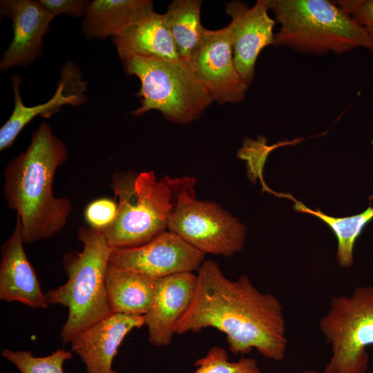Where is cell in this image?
Returning <instances> with one entry per match:
<instances>
[{
  "label": "cell",
  "instance_id": "cell-1",
  "mask_svg": "<svg viewBox=\"0 0 373 373\" xmlns=\"http://www.w3.org/2000/svg\"><path fill=\"white\" fill-rule=\"evenodd\" d=\"M207 327L224 333L228 349L235 355L256 349L268 359L285 358L287 340L280 300L258 290L246 275L229 279L211 260L198 269L193 300L175 332L197 333Z\"/></svg>",
  "mask_w": 373,
  "mask_h": 373
},
{
  "label": "cell",
  "instance_id": "cell-2",
  "mask_svg": "<svg viewBox=\"0 0 373 373\" xmlns=\"http://www.w3.org/2000/svg\"><path fill=\"white\" fill-rule=\"evenodd\" d=\"M67 158L66 145L44 122L27 149L6 165L3 196L21 222L23 243L49 238L66 227L73 205L69 198L54 195L53 182Z\"/></svg>",
  "mask_w": 373,
  "mask_h": 373
},
{
  "label": "cell",
  "instance_id": "cell-3",
  "mask_svg": "<svg viewBox=\"0 0 373 373\" xmlns=\"http://www.w3.org/2000/svg\"><path fill=\"white\" fill-rule=\"evenodd\" d=\"M77 237L83 245L82 251L67 254L63 258L66 282L45 294L49 305H61L68 310L60 334L63 345L112 314L106 287L112 248L102 230L82 225Z\"/></svg>",
  "mask_w": 373,
  "mask_h": 373
},
{
  "label": "cell",
  "instance_id": "cell-4",
  "mask_svg": "<svg viewBox=\"0 0 373 373\" xmlns=\"http://www.w3.org/2000/svg\"><path fill=\"white\" fill-rule=\"evenodd\" d=\"M269 10L280 25L274 45L303 54H344L358 48L373 52L365 30L334 1L268 0Z\"/></svg>",
  "mask_w": 373,
  "mask_h": 373
},
{
  "label": "cell",
  "instance_id": "cell-5",
  "mask_svg": "<svg viewBox=\"0 0 373 373\" xmlns=\"http://www.w3.org/2000/svg\"><path fill=\"white\" fill-rule=\"evenodd\" d=\"M110 187L118 199L114 222L104 230L111 248L142 245L168 230L175 202V178L153 171L115 173Z\"/></svg>",
  "mask_w": 373,
  "mask_h": 373
},
{
  "label": "cell",
  "instance_id": "cell-6",
  "mask_svg": "<svg viewBox=\"0 0 373 373\" xmlns=\"http://www.w3.org/2000/svg\"><path fill=\"white\" fill-rule=\"evenodd\" d=\"M121 60L124 72L141 82L137 94L141 106L131 113L134 116L157 110L173 123L187 124L198 119L213 102L183 60L135 55Z\"/></svg>",
  "mask_w": 373,
  "mask_h": 373
},
{
  "label": "cell",
  "instance_id": "cell-7",
  "mask_svg": "<svg viewBox=\"0 0 373 373\" xmlns=\"http://www.w3.org/2000/svg\"><path fill=\"white\" fill-rule=\"evenodd\" d=\"M319 328L332 350L324 373H367V347L373 345V286L333 296Z\"/></svg>",
  "mask_w": 373,
  "mask_h": 373
},
{
  "label": "cell",
  "instance_id": "cell-8",
  "mask_svg": "<svg viewBox=\"0 0 373 373\" xmlns=\"http://www.w3.org/2000/svg\"><path fill=\"white\" fill-rule=\"evenodd\" d=\"M195 180L175 178V202L168 230L204 254L231 256L244 246L246 229L214 202L195 198Z\"/></svg>",
  "mask_w": 373,
  "mask_h": 373
},
{
  "label": "cell",
  "instance_id": "cell-9",
  "mask_svg": "<svg viewBox=\"0 0 373 373\" xmlns=\"http://www.w3.org/2000/svg\"><path fill=\"white\" fill-rule=\"evenodd\" d=\"M186 63L213 101L222 104L244 100L249 84L236 68L228 26L207 30Z\"/></svg>",
  "mask_w": 373,
  "mask_h": 373
},
{
  "label": "cell",
  "instance_id": "cell-10",
  "mask_svg": "<svg viewBox=\"0 0 373 373\" xmlns=\"http://www.w3.org/2000/svg\"><path fill=\"white\" fill-rule=\"evenodd\" d=\"M205 254L169 230L135 247L112 248L109 263L154 278L198 271Z\"/></svg>",
  "mask_w": 373,
  "mask_h": 373
},
{
  "label": "cell",
  "instance_id": "cell-11",
  "mask_svg": "<svg viewBox=\"0 0 373 373\" xmlns=\"http://www.w3.org/2000/svg\"><path fill=\"white\" fill-rule=\"evenodd\" d=\"M231 18L228 25L236 68L249 85L255 77V66L262 49L274 45L276 21L269 15L268 0H258L252 7L240 1L225 3Z\"/></svg>",
  "mask_w": 373,
  "mask_h": 373
},
{
  "label": "cell",
  "instance_id": "cell-12",
  "mask_svg": "<svg viewBox=\"0 0 373 373\" xmlns=\"http://www.w3.org/2000/svg\"><path fill=\"white\" fill-rule=\"evenodd\" d=\"M1 14L12 23L13 37L0 61V69L24 66L34 62L43 50V39L55 18L39 1L3 0Z\"/></svg>",
  "mask_w": 373,
  "mask_h": 373
},
{
  "label": "cell",
  "instance_id": "cell-13",
  "mask_svg": "<svg viewBox=\"0 0 373 373\" xmlns=\"http://www.w3.org/2000/svg\"><path fill=\"white\" fill-rule=\"evenodd\" d=\"M197 275L183 272L157 278L151 305L144 315L148 340L153 345H169L175 326L189 309L195 296Z\"/></svg>",
  "mask_w": 373,
  "mask_h": 373
},
{
  "label": "cell",
  "instance_id": "cell-14",
  "mask_svg": "<svg viewBox=\"0 0 373 373\" xmlns=\"http://www.w3.org/2000/svg\"><path fill=\"white\" fill-rule=\"evenodd\" d=\"M145 325L144 315L113 314L78 334L71 351L84 363L86 373H117L113 362L126 335Z\"/></svg>",
  "mask_w": 373,
  "mask_h": 373
},
{
  "label": "cell",
  "instance_id": "cell-15",
  "mask_svg": "<svg viewBox=\"0 0 373 373\" xmlns=\"http://www.w3.org/2000/svg\"><path fill=\"white\" fill-rule=\"evenodd\" d=\"M14 93V108L0 129V150L10 148L22 129L36 116L49 117L57 113L64 105L79 106L86 102L83 93L86 83L79 68L72 63L67 64L61 70V78L53 96L46 102L33 106L23 104L19 89L22 79L19 75L11 78Z\"/></svg>",
  "mask_w": 373,
  "mask_h": 373
},
{
  "label": "cell",
  "instance_id": "cell-16",
  "mask_svg": "<svg viewBox=\"0 0 373 373\" xmlns=\"http://www.w3.org/2000/svg\"><path fill=\"white\" fill-rule=\"evenodd\" d=\"M21 222L2 246L0 262V300L18 302L33 309H47L45 294L23 248Z\"/></svg>",
  "mask_w": 373,
  "mask_h": 373
},
{
  "label": "cell",
  "instance_id": "cell-17",
  "mask_svg": "<svg viewBox=\"0 0 373 373\" xmlns=\"http://www.w3.org/2000/svg\"><path fill=\"white\" fill-rule=\"evenodd\" d=\"M119 57L182 60L169 31L164 14L154 10L142 16L111 37Z\"/></svg>",
  "mask_w": 373,
  "mask_h": 373
},
{
  "label": "cell",
  "instance_id": "cell-18",
  "mask_svg": "<svg viewBox=\"0 0 373 373\" xmlns=\"http://www.w3.org/2000/svg\"><path fill=\"white\" fill-rule=\"evenodd\" d=\"M153 10L151 0H93L88 2L82 32L87 39L113 37Z\"/></svg>",
  "mask_w": 373,
  "mask_h": 373
},
{
  "label": "cell",
  "instance_id": "cell-19",
  "mask_svg": "<svg viewBox=\"0 0 373 373\" xmlns=\"http://www.w3.org/2000/svg\"><path fill=\"white\" fill-rule=\"evenodd\" d=\"M156 282L157 278L109 263L106 287L112 314L145 315L151 305Z\"/></svg>",
  "mask_w": 373,
  "mask_h": 373
},
{
  "label": "cell",
  "instance_id": "cell-20",
  "mask_svg": "<svg viewBox=\"0 0 373 373\" xmlns=\"http://www.w3.org/2000/svg\"><path fill=\"white\" fill-rule=\"evenodd\" d=\"M200 0H174L164 14L180 58L187 62L207 29L200 22Z\"/></svg>",
  "mask_w": 373,
  "mask_h": 373
},
{
  "label": "cell",
  "instance_id": "cell-21",
  "mask_svg": "<svg viewBox=\"0 0 373 373\" xmlns=\"http://www.w3.org/2000/svg\"><path fill=\"white\" fill-rule=\"evenodd\" d=\"M294 209L320 218L335 233L338 240L336 260L339 265L350 267L354 263V243L364 227L373 218V209L368 207L362 213L343 218H335L323 213L319 209L312 210L301 202L295 201Z\"/></svg>",
  "mask_w": 373,
  "mask_h": 373
},
{
  "label": "cell",
  "instance_id": "cell-22",
  "mask_svg": "<svg viewBox=\"0 0 373 373\" xmlns=\"http://www.w3.org/2000/svg\"><path fill=\"white\" fill-rule=\"evenodd\" d=\"M1 355L20 373H64V365L73 357L71 351L57 350L46 356H35L27 350L3 349Z\"/></svg>",
  "mask_w": 373,
  "mask_h": 373
},
{
  "label": "cell",
  "instance_id": "cell-23",
  "mask_svg": "<svg viewBox=\"0 0 373 373\" xmlns=\"http://www.w3.org/2000/svg\"><path fill=\"white\" fill-rule=\"evenodd\" d=\"M194 365L196 370L193 373H262L254 358L242 357L230 362L226 350L218 346L211 347Z\"/></svg>",
  "mask_w": 373,
  "mask_h": 373
},
{
  "label": "cell",
  "instance_id": "cell-24",
  "mask_svg": "<svg viewBox=\"0 0 373 373\" xmlns=\"http://www.w3.org/2000/svg\"><path fill=\"white\" fill-rule=\"evenodd\" d=\"M292 142H281L269 146L264 137H259L257 140L245 139L242 142V147L238 150L237 155L240 159L245 160L247 162L248 169L251 175L255 178L258 176L262 185L268 191L270 190L264 184L262 178V169L268 154L275 148L287 144H293Z\"/></svg>",
  "mask_w": 373,
  "mask_h": 373
},
{
  "label": "cell",
  "instance_id": "cell-25",
  "mask_svg": "<svg viewBox=\"0 0 373 373\" xmlns=\"http://www.w3.org/2000/svg\"><path fill=\"white\" fill-rule=\"evenodd\" d=\"M117 215V204L115 200L101 198L90 202L84 211V217L88 227L105 230L115 220Z\"/></svg>",
  "mask_w": 373,
  "mask_h": 373
},
{
  "label": "cell",
  "instance_id": "cell-26",
  "mask_svg": "<svg viewBox=\"0 0 373 373\" xmlns=\"http://www.w3.org/2000/svg\"><path fill=\"white\" fill-rule=\"evenodd\" d=\"M335 3L365 30L373 44V0H342Z\"/></svg>",
  "mask_w": 373,
  "mask_h": 373
},
{
  "label": "cell",
  "instance_id": "cell-27",
  "mask_svg": "<svg viewBox=\"0 0 373 373\" xmlns=\"http://www.w3.org/2000/svg\"><path fill=\"white\" fill-rule=\"evenodd\" d=\"M50 14L56 17L64 14L71 17L84 16L88 2L86 0H39Z\"/></svg>",
  "mask_w": 373,
  "mask_h": 373
},
{
  "label": "cell",
  "instance_id": "cell-28",
  "mask_svg": "<svg viewBox=\"0 0 373 373\" xmlns=\"http://www.w3.org/2000/svg\"><path fill=\"white\" fill-rule=\"evenodd\" d=\"M299 373H324L323 371L319 372L314 370H307L305 371L300 372Z\"/></svg>",
  "mask_w": 373,
  "mask_h": 373
},
{
  "label": "cell",
  "instance_id": "cell-29",
  "mask_svg": "<svg viewBox=\"0 0 373 373\" xmlns=\"http://www.w3.org/2000/svg\"><path fill=\"white\" fill-rule=\"evenodd\" d=\"M370 199H371V200H372V202H373V193H372V195H371V197H370ZM372 209H373V206H372Z\"/></svg>",
  "mask_w": 373,
  "mask_h": 373
}]
</instances>
